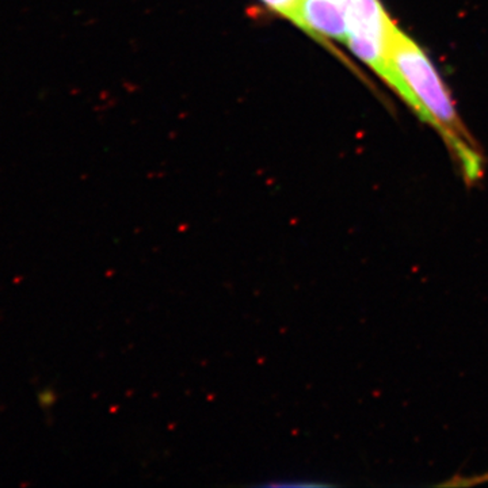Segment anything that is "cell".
<instances>
[{
    "mask_svg": "<svg viewBox=\"0 0 488 488\" xmlns=\"http://www.w3.org/2000/svg\"><path fill=\"white\" fill-rule=\"evenodd\" d=\"M387 83L415 110L420 118L442 134L456 153L465 182L483 177V160L457 114L456 106L429 56L393 25L388 38Z\"/></svg>",
    "mask_w": 488,
    "mask_h": 488,
    "instance_id": "1",
    "label": "cell"
},
{
    "mask_svg": "<svg viewBox=\"0 0 488 488\" xmlns=\"http://www.w3.org/2000/svg\"><path fill=\"white\" fill-rule=\"evenodd\" d=\"M292 21L313 36L346 42L349 0H298Z\"/></svg>",
    "mask_w": 488,
    "mask_h": 488,
    "instance_id": "2",
    "label": "cell"
},
{
    "mask_svg": "<svg viewBox=\"0 0 488 488\" xmlns=\"http://www.w3.org/2000/svg\"><path fill=\"white\" fill-rule=\"evenodd\" d=\"M269 9L292 21L298 0H262Z\"/></svg>",
    "mask_w": 488,
    "mask_h": 488,
    "instance_id": "3",
    "label": "cell"
}]
</instances>
